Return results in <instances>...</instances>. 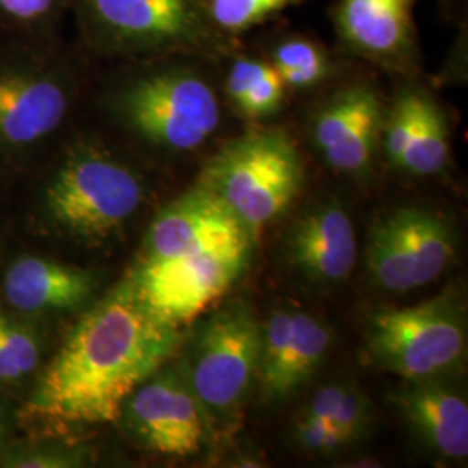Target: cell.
I'll return each instance as SVG.
<instances>
[{"mask_svg": "<svg viewBox=\"0 0 468 468\" xmlns=\"http://www.w3.org/2000/svg\"><path fill=\"white\" fill-rule=\"evenodd\" d=\"M181 344V326L156 316L127 276L71 328L42 369L21 419L40 429L113 423L123 401Z\"/></svg>", "mask_w": 468, "mask_h": 468, "instance_id": "1", "label": "cell"}, {"mask_svg": "<svg viewBox=\"0 0 468 468\" xmlns=\"http://www.w3.org/2000/svg\"><path fill=\"white\" fill-rule=\"evenodd\" d=\"M96 61L77 38L0 32V165H27L54 150Z\"/></svg>", "mask_w": 468, "mask_h": 468, "instance_id": "2", "label": "cell"}, {"mask_svg": "<svg viewBox=\"0 0 468 468\" xmlns=\"http://www.w3.org/2000/svg\"><path fill=\"white\" fill-rule=\"evenodd\" d=\"M38 195L37 218L44 231L100 247L134 218L146 186L102 137L77 133L54 146Z\"/></svg>", "mask_w": 468, "mask_h": 468, "instance_id": "3", "label": "cell"}, {"mask_svg": "<svg viewBox=\"0 0 468 468\" xmlns=\"http://www.w3.org/2000/svg\"><path fill=\"white\" fill-rule=\"evenodd\" d=\"M197 58L168 56L118 61L117 79L102 94L104 112L118 129L150 150L191 153L220 125L218 96L200 71Z\"/></svg>", "mask_w": 468, "mask_h": 468, "instance_id": "4", "label": "cell"}, {"mask_svg": "<svg viewBox=\"0 0 468 468\" xmlns=\"http://www.w3.org/2000/svg\"><path fill=\"white\" fill-rule=\"evenodd\" d=\"M77 40L96 59L187 56L218 63L241 48L218 34L203 0H69Z\"/></svg>", "mask_w": 468, "mask_h": 468, "instance_id": "5", "label": "cell"}, {"mask_svg": "<svg viewBox=\"0 0 468 468\" xmlns=\"http://www.w3.org/2000/svg\"><path fill=\"white\" fill-rule=\"evenodd\" d=\"M303 170L290 133L259 127L226 141L203 164L197 186L224 201L255 241L301 195Z\"/></svg>", "mask_w": 468, "mask_h": 468, "instance_id": "6", "label": "cell"}, {"mask_svg": "<svg viewBox=\"0 0 468 468\" xmlns=\"http://www.w3.org/2000/svg\"><path fill=\"white\" fill-rule=\"evenodd\" d=\"M467 314L458 297L442 295L410 307L371 314L369 361L404 382L444 378L467 359Z\"/></svg>", "mask_w": 468, "mask_h": 468, "instance_id": "7", "label": "cell"}, {"mask_svg": "<svg viewBox=\"0 0 468 468\" xmlns=\"http://www.w3.org/2000/svg\"><path fill=\"white\" fill-rule=\"evenodd\" d=\"M262 324L239 302L205 321L183 369L210 421L234 417L257 384Z\"/></svg>", "mask_w": 468, "mask_h": 468, "instance_id": "8", "label": "cell"}, {"mask_svg": "<svg viewBox=\"0 0 468 468\" xmlns=\"http://www.w3.org/2000/svg\"><path fill=\"white\" fill-rule=\"evenodd\" d=\"M251 247V241H239L141 262L129 278L156 316L183 326L198 318L239 280L249 266Z\"/></svg>", "mask_w": 468, "mask_h": 468, "instance_id": "9", "label": "cell"}, {"mask_svg": "<svg viewBox=\"0 0 468 468\" xmlns=\"http://www.w3.org/2000/svg\"><path fill=\"white\" fill-rule=\"evenodd\" d=\"M117 421L144 450L179 458L198 454L212 431L183 369L165 367L123 401Z\"/></svg>", "mask_w": 468, "mask_h": 468, "instance_id": "10", "label": "cell"}, {"mask_svg": "<svg viewBox=\"0 0 468 468\" xmlns=\"http://www.w3.org/2000/svg\"><path fill=\"white\" fill-rule=\"evenodd\" d=\"M420 0H335L330 11L340 54L399 79L421 73L415 23Z\"/></svg>", "mask_w": 468, "mask_h": 468, "instance_id": "11", "label": "cell"}, {"mask_svg": "<svg viewBox=\"0 0 468 468\" xmlns=\"http://www.w3.org/2000/svg\"><path fill=\"white\" fill-rule=\"evenodd\" d=\"M385 108L380 92L365 80L338 87L311 117V141L335 172L365 176L382 144Z\"/></svg>", "mask_w": 468, "mask_h": 468, "instance_id": "12", "label": "cell"}, {"mask_svg": "<svg viewBox=\"0 0 468 468\" xmlns=\"http://www.w3.org/2000/svg\"><path fill=\"white\" fill-rule=\"evenodd\" d=\"M251 241L231 208L200 186L165 205L150 224L141 262L165 261L189 251Z\"/></svg>", "mask_w": 468, "mask_h": 468, "instance_id": "13", "label": "cell"}, {"mask_svg": "<svg viewBox=\"0 0 468 468\" xmlns=\"http://www.w3.org/2000/svg\"><path fill=\"white\" fill-rule=\"evenodd\" d=\"M96 276L85 269L40 255H21L4 272L2 295L23 316L69 313L90 301Z\"/></svg>", "mask_w": 468, "mask_h": 468, "instance_id": "14", "label": "cell"}, {"mask_svg": "<svg viewBox=\"0 0 468 468\" xmlns=\"http://www.w3.org/2000/svg\"><path fill=\"white\" fill-rule=\"evenodd\" d=\"M288 259L316 283L347 280L356 266L357 241L346 208L338 201H326L303 216L288 238Z\"/></svg>", "mask_w": 468, "mask_h": 468, "instance_id": "15", "label": "cell"}, {"mask_svg": "<svg viewBox=\"0 0 468 468\" xmlns=\"http://www.w3.org/2000/svg\"><path fill=\"white\" fill-rule=\"evenodd\" d=\"M394 402L411 432L432 452L450 460L468 456V404L442 378L404 382Z\"/></svg>", "mask_w": 468, "mask_h": 468, "instance_id": "16", "label": "cell"}, {"mask_svg": "<svg viewBox=\"0 0 468 468\" xmlns=\"http://www.w3.org/2000/svg\"><path fill=\"white\" fill-rule=\"evenodd\" d=\"M406 251L420 286L432 283L450 266L456 243L446 218L421 208H398L382 218Z\"/></svg>", "mask_w": 468, "mask_h": 468, "instance_id": "17", "label": "cell"}, {"mask_svg": "<svg viewBox=\"0 0 468 468\" xmlns=\"http://www.w3.org/2000/svg\"><path fill=\"white\" fill-rule=\"evenodd\" d=\"M224 92L234 112L250 122H264L283 110L288 89L278 71L262 54H249L241 48L231 52Z\"/></svg>", "mask_w": 468, "mask_h": 468, "instance_id": "18", "label": "cell"}, {"mask_svg": "<svg viewBox=\"0 0 468 468\" xmlns=\"http://www.w3.org/2000/svg\"><path fill=\"white\" fill-rule=\"evenodd\" d=\"M264 58L282 77L288 92H307L340 75L338 54L321 40L299 32H278L262 42Z\"/></svg>", "mask_w": 468, "mask_h": 468, "instance_id": "19", "label": "cell"}, {"mask_svg": "<svg viewBox=\"0 0 468 468\" xmlns=\"http://www.w3.org/2000/svg\"><path fill=\"white\" fill-rule=\"evenodd\" d=\"M332 342V334L319 319L292 309L290 340L283 365L266 401H283L297 394L323 365Z\"/></svg>", "mask_w": 468, "mask_h": 468, "instance_id": "20", "label": "cell"}, {"mask_svg": "<svg viewBox=\"0 0 468 468\" xmlns=\"http://www.w3.org/2000/svg\"><path fill=\"white\" fill-rule=\"evenodd\" d=\"M450 160L452 133L448 115L434 94L420 87L417 122L399 170L431 177L448 167Z\"/></svg>", "mask_w": 468, "mask_h": 468, "instance_id": "21", "label": "cell"}, {"mask_svg": "<svg viewBox=\"0 0 468 468\" xmlns=\"http://www.w3.org/2000/svg\"><path fill=\"white\" fill-rule=\"evenodd\" d=\"M69 0H0V32L30 38L56 40L63 37Z\"/></svg>", "mask_w": 468, "mask_h": 468, "instance_id": "22", "label": "cell"}, {"mask_svg": "<svg viewBox=\"0 0 468 468\" xmlns=\"http://www.w3.org/2000/svg\"><path fill=\"white\" fill-rule=\"evenodd\" d=\"M303 413L330 421L349 435L352 442L367 434L371 425L368 398L359 388L347 384L321 387Z\"/></svg>", "mask_w": 468, "mask_h": 468, "instance_id": "23", "label": "cell"}, {"mask_svg": "<svg viewBox=\"0 0 468 468\" xmlns=\"http://www.w3.org/2000/svg\"><path fill=\"white\" fill-rule=\"evenodd\" d=\"M42 340L37 330L0 309V385H16L40 367Z\"/></svg>", "mask_w": 468, "mask_h": 468, "instance_id": "24", "label": "cell"}, {"mask_svg": "<svg viewBox=\"0 0 468 468\" xmlns=\"http://www.w3.org/2000/svg\"><path fill=\"white\" fill-rule=\"evenodd\" d=\"M309 0H203L205 13L218 34L234 42L253 28Z\"/></svg>", "mask_w": 468, "mask_h": 468, "instance_id": "25", "label": "cell"}, {"mask_svg": "<svg viewBox=\"0 0 468 468\" xmlns=\"http://www.w3.org/2000/svg\"><path fill=\"white\" fill-rule=\"evenodd\" d=\"M85 462L82 448L48 439L17 442L0 454V465L9 468H73Z\"/></svg>", "mask_w": 468, "mask_h": 468, "instance_id": "26", "label": "cell"}, {"mask_svg": "<svg viewBox=\"0 0 468 468\" xmlns=\"http://www.w3.org/2000/svg\"><path fill=\"white\" fill-rule=\"evenodd\" d=\"M293 437L305 452L316 454H332L352 444L351 437L330 421L311 417L307 413H302L301 419L297 420Z\"/></svg>", "mask_w": 468, "mask_h": 468, "instance_id": "27", "label": "cell"}, {"mask_svg": "<svg viewBox=\"0 0 468 468\" xmlns=\"http://www.w3.org/2000/svg\"><path fill=\"white\" fill-rule=\"evenodd\" d=\"M437 2L441 5L442 13L450 17V19L456 16L460 13V9H462V0H437Z\"/></svg>", "mask_w": 468, "mask_h": 468, "instance_id": "28", "label": "cell"}, {"mask_svg": "<svg viewBox=\"0 0 468 468\" xmlns=\"http://www.w3.org/2000/svg\"><path fill=\"white\" fill-rule=\"evenodd\" d=\"M4 434H5V413H4V406L0 404V444H2Z\"/></svg>", "mask_w": 468, "mask_h": 468, "instance_id": "29", "label": "cell"}]
</instances>
